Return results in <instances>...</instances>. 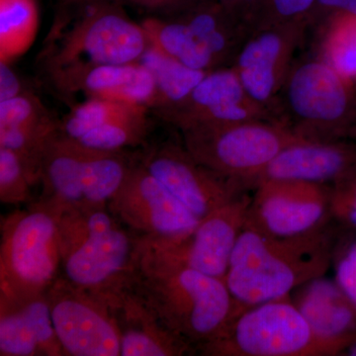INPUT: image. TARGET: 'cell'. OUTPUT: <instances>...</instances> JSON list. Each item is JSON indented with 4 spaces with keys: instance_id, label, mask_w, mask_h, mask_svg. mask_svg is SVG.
I'll list each match as a JSON object with an SVG mask.
<instances>
[{
    "instance_id": "obj_35",
    "label": "cell",
    "mask_w": 356,
    "mask_h": 356,
    "mask_svg": "<svg viewBox=\"0 0 356 356\" xmlns=\"http://www.w3.org/2000/svg\"><path fill=\"white\" fill-rule=\"evenodd\" d=\"M257 0H238V6H236V18L243 23L245 27L248 28V19H250V14L254 10ZM252 34V33H250Z\"/></svg>"
},
{
    "instance_id": "obj_38",
    "label": "cell",
    "mask_w": 356,
    "mask_h": 356,
    "mask_svg": "<svg viewBox=\"0 0 356 356\" xmlns=\"http://www.w3.org/2000/svg\"><path fill=\"white\" fill-rule=\"evenodd\" d=\"M143 1L147 2V3H163V2L172 1V0H143Z\"/></svg>"
},
{
    "instance_id": "obj_11",
    "label": "cell",
    "mask_w": 356,
    "mask_h": 356,
    "mask_svg": "<svg viewBox=\"0 0 356 356\" xmlns=\"http://www.w3.org/2000/svg\"><path fill=\"white\" fill-rule=\"evenodd\" d=\"M108 207L134 233L146 238H181L200 221L142 165L132 166Z\"/></svg>"
},
{
    "instance_id": "obj_3",
    "label": "cell",
    "mask_w": 356,
    "mask_h": 356,
    "mask_svg": "<svg viewBox=\"0 0 356 356\" xmlns=\"http://www.w3.org/2000/svg\"><path fill=\"white\" fill-rule=\"evenodd\" d=\"M56 216L60 277L108 301L133 284L140 236L115 216L108 205L72 208Z\"/></svg>"
},
{
    "instance_id": "obj_27",
    "label": "cell",
    "mask_w": 356,
    "mask_h": 356,
    "mask_svg": "<svg viewBox=\"0 0 356 356\" xmlns=\"http://www.w3.org/2000/svg\"><path fill=\"white\" fill-rule=\"evenodd\" d=\"M317 0H257L248 19L252 34L261 30L307 22L312 25V15Z\"/></svg>"
},
{
    "instance_id": "obj_6",
    "label": "cell",
    "mask_w": 356,
    "mask_h": 356,
    "mask_svg": "<svg viewBox=\"0 0 356 356\" xmlns=\"http://www.w3.org/2000/svg\"><path fill=\"white\" fill-rule=\"evenodd\" d=\"M207 356H332L337 348L318 339L289 297L248 307L214 341Z\"/></svg>"
},
{
    "instance_id": "obj_32",
    "label": "cell",
    "mask_w": 356,
    "mask_h": 356,
    "mask_svg": "<svg viewBox=\"0 0 356 356\" xmlns=\"http://www.w3.org/2000/svg\"><path fill=\"white\" fill-rule=\"evenodd\" d=\"M40 125L36 107L27 97L18 95L0 102V128L35 127Z\"/></svg>"
},
{
    "instance_id": "obj_5",
    "label": "cell",
    "mask_w": 356,
    "mask_h": 356,
    "mask_svg": "<svg viewBox=\"0 0 356 356\" xmlns=\"http://www.w3.org/2000/svg\"><path fill=\"white\" fill-rule=\"evenodd\" d=\"M60 274L57 216L41 203L2 219L0 308L46 294Z\"/></svg>"
},
{
    "instance_id": "obj_21",
    "label": "cell",
    "mask_w": 356,
    "mask_h": 356,
    "mask_svg": "<svg viewBox=\"0 0 356 356\" xmlns=\"http://www.w3.org/2000/svg\"><path fill=\"white\" fill-rule=\"evenodd\" d=\"M84 86L95 97L138 106L159 97L154 77L142 64L97 65L86 74Z\"/></svg>"
},
{
    "instance_id": "obj_12",
    "label": "cell",
    "mask_w": 356,
    "mask_h": 356,
    "mask_svg": "<svg viewBox=\"0 0 356 356\" xmlns=\"http://www.w3.org/2000/svg\"><path fill=\"white\" fill-rule=\"evenodd\" d=\"M140 165L199 220L250 191L241 180L213 172L177 145L156 147Z\"/></svg>"
},
{
    "instance_id": "obj_22",
    "label": "cell",
    "mask_w": 356,
    "mask_h": 356,
    "mask_svg": "<svg viewBox=\"0 0 356 356\" xmlns=\"http://www.w3.org/2000/svg\"><path fill=\"white\" fill-rule=\"evenodd\" d=\"M144 29L152 46L191 69L210 72L217 65L209 51L196 41L184 21H147Z\"/></svg>"
},
{
    "instance_id": "obj_24",
    "label": "cell",
    "mask_w": 356,
    "mask_h": 356,
    "mask_svg": "<svg viewBox=\"0 0 356 356\" xmlns=\"http://www.w3.org/2000/svg\"><path fill=\"white\" fill-rule=\"evenodd\" d=\"M322 21L318 58L356 81V16L334 13Z\"/></svg>"
},
{
    "instance_id": "obj_25",
    "label": "cell",
    "mask_w": 356,
    "mask_h": 356,
    "mask_svg": "<svg viewBox=\"0 0 356 356\" xmlns=\"http://www.w3.org/2000/svg\"><path fill=\"white\" fill-rule=\"evenodd\" d=\"M34 0H0V58L7 63L24 53L36 35Z\"/></svg>"
},
{
    "instance_id": "obj_17",
    "label": "cell",
    "mask_w": 356,
    "mask_h": 356,
    "mask_svg": "<svg viewBox=\"0 0 356 356\" xmlns=\"http://www.w3.org/2000/svg\"><path fill=\"white\" fill-rule=\"evenodd\" d=\"M120 334L121 356H181L193 348L165 327L133 284L109 301Z\"/></svg>"
},
{
    "instance_id": "obj_9",
    "label": "cell",
    "mask_w": 356,
    "mask_h": 356,
    "mask_svg": "<svg viewBox=\"0 0 356 356\" xmlns=\"http://www.w3.org/2000/svg\"><path fill=\"white\" fill-rule=\"evenodd\" d=\"M254 191L245 226L267 236H305L334 222L329 185L273 179L261 182Z\"/></svg>"
},
{
    "instance_id": "obj_20",
    "label": "cell",
    "mask_w": 356,
    "mask_h": 356,
    "mask_svg": "<svg viewBox=\"0 0 356 356\" xmlns=\"http://www.w3.org/2000/svg\"><path fill=\"white\" fill-rule=\"evenodd\" d=\"M147 42L144 27L117 14H103L89 21L74 44L96 65H127L142 58Z\"/></svg>"
},
{
    "instance_id": "obj_4",
    "label": "cell",
    "mask_w": 356,
    "mask_h": 356,
    "mask_svg": "<svg viewBox=\"0 0 356 356\" xmlns=\"http://www.w3.org/2000/svg\"><path fill=\"white\" fill-rule=\"evenodd\" d=\"M355 81L320 58L296 63L278 95L274 120L302 140H355Z\"/></svg>"
},
{
    "instance_id": "obj_13",
    "label": "cell",
    "mask_w": 356,
    "mask_h": 356,
    "mask_svg": "<svg viewBox=\"0 0 356 356\" xmlns=\"http://www.w3.org/2000/svg\"><path fill=\"white\" fill-rule=\"evenodd\" d=\"M309 26L310 23L304 21L254 32L231 65L250 97L273 116L281 88L294 65L293 58Z\"/></svg>"
},
{
    "instance_id": "obj_33",
    "label": "cell",
    "mask_w": 356,
    "mask_h": 356,
    "mask_svg": "<svg viewBox=\"0 0 356 356\" xmlns=\"http://www.w3.org/2000/svg\"><path fill=\"white\" fill-rule=\"evenodd\" d=\"M334 13L356 16V0H317L312 15V25Z\"/></svg>"
},
{
    "instance_id": "obj_14",
    "label": "cell",
    "mask_w": 356,
    "mask_h": 356,
    "mask_svg": "<svg viewBox=\"0 0 356 356\" xmlns=\"http://www.w3.org/2000/svg\"><path fill=\"white\" fill-rule=\"evenodd\" d=\"M44 195L39 201L55 214L72 208L102 206L96 181L95 149L67 137H51L40 158Z\"/></svg>"
},
{
    "instance_id": "obj_15",
    "label": "cell",
    "mask_w": 356,
    "mask_h": 356,
    "mask_svg": "<svg viewBox=\"0 0 356 356\" xmlns=\"http://www.w3.org/2000/svg\"><path fill=\"white\" fill-rule=\"evenodd\" d=\"M254 120L274 119L268 109L250 97L232 67L208 72L175 115L182 131L207 124Z\"/></svg>"
},
{
    "instance_id": "obj_7",
    "label": "cell",
    "mask_w": 356,
    "mask_h": 356,
    "mask_svg": "<svg viewBox=\"0 0 356 356\" xmlns=\"http://www.w3.org/2000/svg\"><path fill=\"white\" fill-rule=\"evenodd\" d=\"M185 147L199 163L241 180L252 189L259 177L285 147L301 140L275 121L207 124L184 130Z\"/></svg>"
},
{
    "instance_id": "obj_28",
    "label": "cell",
    "mask_w": 356,
    "mask_h": 356,
    "mask_svg": "<svg viewBox=\"0 0 356 356\" xmlns=\"http://www.w3.org/2000/svg\"><path fill=\"white\" fill-rule=\"evenodd\" d=\"M144 115L105 124L74 140L88 149L119 152L123 147L140 143L145 135Z\"/></svg>"
},
{
    "instance_id": "obj_36",
    "label": "cell",
    "mask_w": 356,
    "mask_h": 356,
    "mask_svg": "<svg viewBox=\"0 0 356 356\" xmlns=\"http://www.w3.org/2000/svg\"><path fill=\"white\" fill-rule=\"evenodd\" d=\"M212 1L216 2V3L219 4L222 8H224L227 13L231 14L236 20H238V18H236V6H238V0H212ZM238 22H240V21H238Z\"/></svg>"
},
{
    "instance_id": "obj_10",
    "label": "cell",
    "mask_w": 356,
    "mask_h": 356,
    "mask_svg": "<svg viewBox=\"0 0 356 356\" xmlns=\"http://www.w3.org/2000/svg\"><path fill=\"white\" fill-rule=\"evenodd\" d=\"M58 341L69 356H121L120 334L108 300L58 276L47 291Z\"/></svg>"
},
{
    "instance_id": "obj_19",
    "label": "cell",
    "mask_w": 356,
    "mask_h": 356,
    "mask_svg": "<svg viewBox=\"0 0 356 356\" xmlns=\"http://www.w3.org/2000/svg\"><path fill=\"white\" fill-rule=\"evenodd\" d=\"M0 355L67 356L54 327L47 293L0 308Z\"/></svg>"
},
{
    "instance_id": "obj_37",
    "label": "cell",
    "mask_w": 356,
    "mask_h": 356,
    "mask_svg": "<svg viewBox=\"0 0 356 356\" xmlns=\"http://www.w3.org/2000/svg\"><path fill=\"white\" fill-rule=\"evenodd\" d=\"M341 355L356 356V337L348 346L346 350L341 353Z\"/></svg>"
},
{
    "instance_id": "obj_2",
    "label": "cell",
    "mask_w": 356,
    "mask_h": 356,
    "mask_svg": "<svg viewBox=\"0 0 356 356\" xmlns=\"http://www.w3.org/2000/svg\"><path fill=\"white\" fill-rule=\"evenodd\" d=\"M133 286L165 327L195 353L248 308L234 298L226 281L161 261L142 247Z\"/></svg>"
},
{
    "instance_id": "obj_1",
    "label": "cell",
    "mask_w": 356,
    "mask_h": 356,
    "mask_svg": "<svg viewBox=\"0 0 356 356\" xmlns=\"http://www.w3.org/2000/svg\"><path fill=\"white\" fill-rule=\"evenodd\" d=\"M341 231L334 222L309 235L275 238L245 226L232 255L227 286L245 307L286 298L329 271Z\"/></svg>"
},
{
    "instance_id": "obj_8",
    "label": "cell",
    "mask_w": 356,
    "mask_h": 356,
    "mask_svg": "<svg viewBox=\"0 0 356 356\" xmlns=\"http://www.w3.org/2000/svg\"><path fill=\"white\" fill-rule=\"evenodd\" d=\"M252 197L248 192L199 221L187 235L175 240L140 236L147 254L226 280L232 255L245 229Z\"/></svg>"
},
{
    "instance_id": "obj_23",
    "label": "cell",
    "mask_w": 356,
    "mask_h": 356,
    "mask_svg": "<svg viewBox=\"0 0 356 356\" xmlns=\"http://www.w3.org/2000/svg\"><path fill=\"white\" fill-rule=\"evenodd\" d=\"M140 64L152 72L159 97L170 104H181L208 72L191 69L154 46L147 47Z\"/></svg>"
},
{
    "instance_id": "obj_34",
    "label": "cell",
    "mask_w": 356,
    "mask_h": 356,
    "mask_svg": "<svg viewBox=\"0 0 356 356\" xmlns=\"http://www.w3.org/2000/svg\"><path fill=\"white\" fill-rule=\"evenodd\" d=\"M20 83L7 63L0 65V102L19 95Z\"/></svg>"
},
{
    "instance_id": "obj_31",
    "label": "cell",
    "mask_w": 356,
    "mask_h": 356,
    "mask_svg": "<svg viewBox=\"0 0 356 356\" xmlns=\"http://www.w3.org/2000/svg\"><path fill=\"white\" fill-rule=\"evenodd\" d=\"M332 216L337 226L356 233V177L332 186Z\"/></svg>"
},
{
    "instance_id": "obj_29",
    "label": "cell",
    "mask_w": 356,
    "mask_h": 356,
    "mask_svg": "<svg viewBox=\"0 0 356 356\" xmlns=\"http://www.w3.org/2000/svg\"><path fill=\"white\" fill-rule=\"evenodd\" d=\"M36 184L19 154L0 147V201L9 205L27 202Z\"/></svg>"
},
{
    "instance_id": "obj_16",
    "label": "cell",
    "mask_w": 356,
    "mask_h": 356,
    "mask_svg": "<svg viewBox=\"0 0 356 356\" xmlns=\"http://www.w3.org/2000/svg\"><path fill=\"white\" fill-rule=\"evenodd\" d=\"M356 177L355 140H301L280 152L255 178L252 189L266 180H300L336 186Z\"/></svg>"
},
{
    "instance_id": "obj_18",
    "label": "cell",
    "mask_w": 356,
    "mask_h": 356,
    "mask_svg": "<svg viewBox=\"0 0 356 356\" xmlns=\"http://www.w3.org/2000/svg\"><path fill=\"white\" fill-rule=\"evenodd\" d=\"M290 299L318 339L337 348L339 355L356 337V307L334 280L325 276L300 285Z\"/></svg>"
},
{
    "instance_id": "obj_26",
    "label": "cell",
    "mask_w": 356,
    "mask_h": 356,
    "mask_svg": "<svg viewBox=\"0 0 356 356\" xmlns=\"http://www.w3.org/2000/svg\"><path fill=\"white\" fill-rule=\"evenodd\" d=\"M144 106L95 97L74 110L65 122V137L77 140L93 129L111 122L143 116Z\"/></svg>"
},
{
    "instance_id": "obj_30",
    "label": "cell",
    "mask_w": 356,
    "mask_h": 356,
    "mask_svg": "<svg viewBox=\"0 0 356 356\" xmlns=\"http://www.w3.org/2000/svg\"><path fill=\"white\" fill-rule=\"evenodd\" d=\"M332 267L334 281L356 307V233L341 229L337 238Z\"/></svg>"
}]
</instances>
